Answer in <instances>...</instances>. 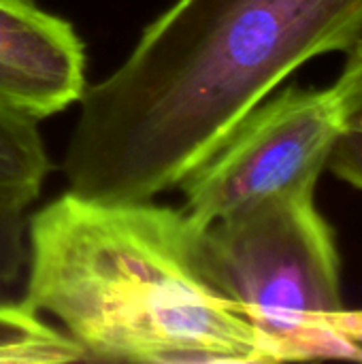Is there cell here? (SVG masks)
<instances>
[{"label": "cell", "mask_w": 362, "mask_h": 364, "mask_svg": "<svg viewBox=\"0 0 362 364\" xmlns=\"http://www.w3.org/2000/svg\"><path fill=\"white\" fill-rule=\"evenodd\" d=\"M362 38V0H177L87 85L62 171L68 192L151 200L294 70Z\"/></svg>", "instance_id": "cell-1"}, {"label": "cell", "mask_w": 362, "mask_h": 364, "mask_svg": "<svg viewBox=\"0 0 362 364\" xmlns=\"http://www.w3.org/2000/svg\"><path fill=\"white\" fill-rule=\"evenodd\" d=\"M196 224L151 200L64 192L26 224V303L94 360L284 363L203 275Z\"/></svg>", "instance_id": "cell-2"}, {"label": "cell", "mask_w": 362, "mask_h": 364, "mask_svg": "<svg viewBox=\"0 0 362 364\" xmlns=\"http://www.w3.org/2000/svg\"><path fill=\"white\" fill-rule=\"evenodd\" d=\"M196 258L207 282L277 343L284 363H362V343L322 320L344 299L337 239L316 207V188L286 190L198 226Z\"/></svg>", "instance_id": "cell-3"}, {"label": "cell", "mask_w": 362, "mask_h": 364, "mask_svg": "<svg viewBox=\"0 0 362 364\" xmlns=\"http://www.w3.org/2000/svg\"><path fill=\"white\" fill-rule=\"evenodd\" d=\"M346 128L333 85L267 96L179 181L183 211L203 228L267 196L316 188Z\"/></svg>", "instance_id": "cell-4"}, {"label": "cell", "mask_w": 362, "mask_h": 364, "mask_svg": "<svg viewBox=\"0 0 362 364\" xmlns=\"http://www.w3.org/2000/svg\"><path fill=\"white\" fill-rule=\"evenodd\" d=\"M85 87L73 23L34 0H0V109L38 122L79 102Z\"/></svg>", "instance_id": "cell-5"}, {"label": "cell", "mask_w": 362, "mask_h": 364, "mask_svg": "<svg viewBox=\"0 0 362 364\" xmlns=\"http://www.w3.org/2000/svg\"><path fill=\"white\" fill-rule=\"evenodd\" d=\"M49 168L36 122L0 109V209L26 211L38 198Z\"/></svg>", "instance_id": "cell-6"}, {"label": "cell", "mask_w": 362, "mask_h": 364, "mask_svg": "<svg viewBox=\"0 0 362 364\" xmlns=\"http://www.w3.org/2000/svg\"><path fill=\"white\" fill-rule=\"evenodd\" d=\"M85 358L64 331L47 324L26 301L0 303V364H62Z\"/></svg>", "instance_id": "cell-7"}, {"label": "cell", "mask_w": 362, "mask_h": 364, "mask_svg": "<svg viewBox=\"0 0 362 364\" xmlns=\"http://www.w3.org/2000/svg\"><path fill=\"white\" fill-rule=\"evenodd\" d=\"M28 260L23 211L0 209V288L13 286Z\"/></svg>", "instance_id": "cell-8"}, {"label": "cell", "mask_w": 362, "mask_h": 364, "mask_svg": "<svg viewBox=\"0 0 362 364\" xmlns=\"http://www.w3.org/2000/svg\"><path fill=\"white\" fill-rule=\"evenodd\" d=\"M333 87L341 100L346 126L362 130V38L346 53V64Z\"/></svg>", "instance_id": "cell-9"}, {"label": "cell", "mask_w": 362, "mask_h": 364, "mask_svg": "<svg viewBox=\"0 0 362 364\" xmlns=\"http://www.w3.org/2000/svg\"><path fill=\"white\" fill-rule=\"evenodd\" d=\"M329 168L346 183L354 186L362 192V130L346 128L341 134L331 160Z\"/></svg>", "instance_id": "cell-10"}, {"label": "cell", "mask_w": 362, "mask_h": 364, "mask_svg": "<svg viewBox=\"0 0 362 364\" xmlns=\"http://www.w3.org/2000/svg\"><path fill=\"white\" fill-rule=\"evenodd\" d=\"M324 324H329L335 333H339L346 339H352L362 343V309H337L333 314L322 316Z\"/></svg>", "instance_id": "cell-11"}]
</instances>
